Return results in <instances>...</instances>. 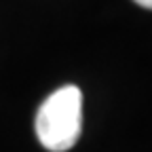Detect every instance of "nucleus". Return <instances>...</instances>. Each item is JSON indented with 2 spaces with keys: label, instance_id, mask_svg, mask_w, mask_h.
<instances>
[{
  "label": "nucleus",
  "instance_id": "f257e3e1",
  "mask_svg": "<svg viewBox=\"0 0 152 152\" xmlns=\"http://www.w3.org/2000/svg\"><path fill=\"white\" fill-rule=\"evenodd\" d=\"M83 127V93L76 85L53 91L36 114V135L47 150L66 152L76 146Z\"/></svg>",
  "mask_w": 152,
  "mask_h": 152
},
{
  "label": "nucleus",
  "instance_id": "f03ea898",
  "mask_svg": "<svg viewBox=\"0 0 152 152\" xmlns=\"http://www.w3.org/2000/svg\"><path fill=\"white\" fill-rule=\"evenodd\" d=\"M133 2L144 7V9H148V11H152V0H133Z\"/></svg>",
  "mask_w": 152,
  "mask_h": 152
}]
</instances>
